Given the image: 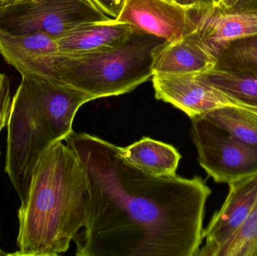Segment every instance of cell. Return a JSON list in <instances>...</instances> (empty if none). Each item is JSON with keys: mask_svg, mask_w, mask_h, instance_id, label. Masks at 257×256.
Wrapping results in <instances>:
<instances>
[{"mask_svg": "<svg viewBox=\"0 0 257 256\" xmlns=\"http://www.w3.org/2000/svg\"><path fill=\"white\" fill-rule=\"evenodd\" d=\"M66 144L89 182L88 223L73 241L78 256H197L211 193L199 176L155 177L123 159L120 147L73 132Z\"/></svg>", "mask_w": 257, "mask_h": 256, "instance_id": "obj_1", "label": "cell"}, {"mask_svg": "<svg viewBox=\"0 0 257 256\" xmlns=\"http://www.w3.org/2000/svg\"><path fill=\"white\" fill-rule=\"evenodd\" d=\"M87 172L76 153L63 141L38 162L26 202L18 211V252L9 255L57 256L67 252L88 223Z\"/></svg>", "mask_w": 257, "mask_h": 256, "instance_id": "obj_2", "label": "cell"}, {"mask_svg": "<svg viewBox=\"0 0 257 256\" xmlns=\"http://www.w3.org/2000/svg\"><path fill=\"white\" fill-rule=\"evenodd\" d=\"M21 76L8 120L5 171L24 204L41 158L74 132L72 123L78 109L94 99L51 78L30 74Z\"/></svg>", "mask_w": 257, "mask_h": 256, "instance_id": "obj_3", "label": "cell"}, {"mask_svg": "<svg viewBox=\"0 0 257 256\" xmlns=\"http://www.w3.org/2000/svg\"><path fill=\"white\" fill-rule=\"evenodd\" d=\"M166 39L134 31L120 46L90 54L59 53L52 78L93 99L130 93L152 78L157 48Z\"/></svg>", "mask_w": 257, "mask_h": 256, "instance_id": "obj_4", "label": "cell"}, {"mask_svg": "<svg viewBox=\"0 0 257 256\" xmlns=\"http://www.w3.org/2000/svg\"><path fill=\"white\" fill-rule=\"evenodd\" d=\"M111 19L93 0H21L0 8V33L57 38L89 24Z\"/></svg>", "mask_w": 257, "mask_h": 256, "instance_id": "obj_5", "label": "cell"}, {"mask_svg": "<svg viewBox=\"0 0 257 256\" xmlns=\"http://www.w3.org/2000/svg\"><path fill=\"white\" fill-rule=\"evenodd\" d=\"M190 135L198 162L218 183H229L257 176V147L232 136L202 116L191 118Z\"/></svg>", "mask_w": 257, "mask_h": 256, "instance_id": "obj_6", "label": "cell"}, {"mask_svg": "<svg viewBox=\"0 0 257 256\" xmlns=\"http://www.w3.org/2000/svg\"><path fill=\"white\" fill-rule=\"evenodd\" d=\"M152 82L156 99L171 104L190 119L223 107L240 105L235 98L211 84L204 71L154 75Z\"/></svg>", "mask_w": 257, "mask_h": 256, "instance_id": "obj_7", "label": "cell"}, {"mask_svg": "<svg viewBox=\"0 0 257 256\" xmlns=\"http://www.w3.org/2000/svg\"><path fill=\"white\" fill-rule=\"evenodd\" d=\"M135 31L154 35L167 42L179 40L196 30L193 9L173 0H124L117 18Z\"/></svg>", "mask_w": 257, "mask_h": 256, "instance_id": "obj_8", "label": "cell"}, {"mask_svg": "<svg viewBox=\"0 0 257 256\" xmlns=\"http://www.w3.org/2000/svg\"><path fill=\"white\" fill-rule=\"evenodd\" d=\"M195 33L218 60L233 42L257 36L256 7L193 9Z\"/></svg>", "mask_w": 257, "mask_h": 256, "instance_id": "obj_9", "label": "cell"}, {"mask_svg": "<svg viewBox=\"0 0 257 256\" xmlns=\"http://www.w3.org/2000/svg\"><path fill=\"white\" fill-rule=\"evenodd\" d=\"M229 193L216 212L202 237L205 243L197 256H217L242 226L257 198V176L229 184Z\"/></svg>", "mask_w": 257, "mask_h": 256, "instance_id": "obj_10", "label": "cell"}, {"mask_svg": "<svg viewBox=\"0 0 257 256\" xmlns=\"http://www.w3.org/2000/svg\"><path fill=\"white\" fill-rule=\"evenodd\" d=\"M217 58L195 31L179 40L166 42L157 48L153 74H185L215 67Z\"/></svg>", "mask_w": 257, "mask_h": 256, "instance_id": "obj_11", "label": "cell"}, {"mask_svg": "<svg viewBox=\"0 0 257 256\" xmlns=\"http://www.w3.org/2000/svg\"><path fill=\"white\" fill-rule=\"evenodd\" d=\"M134 31L128 24L111 18L78 27L55 39L60 53L75 55L117 48L124 43Z\"/></svg>", "mask_w": 257, "mask_h": 256, "instance_id": "obj_12", "label": "cell"}, {"mask_svg": "<svg viewBox=\"0 0 257 256\" xmlns=\"http://www.w3.org/2000/svg\"><path fill=\"white\" fill-rule=\"evenodd\" d=\"M120 155L135 168L155 177L177 175L181 158L173 146L148 137L127 147H120Z\"/></svg>", "mask_w": 257, "mask_h": 256, "instance_id": "obj_13", "label": "cell"}, {"mask_svg": "<svg viewBox=\"0 0 257 256\" xmlns=\"http://www.w3.org/2000/svg\"><path fill=\"white\" fill-rule=\"evenodd\" d=\"M232 136L257 147V114L241 105L218 108L202 115Z\"/></svg>", "mask_w": 257, "mask_h": 256, "instance_id": "obj_14", "label": "cell"}, {"mask_svg": "<svg viewBox=\"0 0 257 256\" xmlns=\"http://www.w3.org/2000/svg\"><path fill=\"white\" fill-rule=\"evenodd\" d=\"M208 81L235 98L240 105L257 107V78L215 66L204 71Z\"/></svg>", "mask_w": 257, "mask_h": 256, "instance_id": "obj_15", "label": "cell"}, {"mask_svg": "<svg viewBox=\"0 0 257 256\" xmlns=\"http://www.w3.org/2000/svg\"><path fill=\"white\" fill-rule=\"evenodd\" d=\"M216 66L257 78V36L226 47L219 56Z\"/></svg>", "mask_w": 257, "mask_h": 256, "instance_id": "obj_16", "label": "cell"}, {"mask_svg": "<svg viewBox=\"0 0 257 256\" xmlns=\"http://www.w3.org/2000/svg\"><path fill=\"white\" fill-rule=\"evenodd\" d=\"M217 256H257V198L242 226Z\"/></svg>", "mask_w": 257, "mask_h": 256, "instance_id": "obj_17", "label": "cell"}, {"mask_svg": "<svg viewBox=\"0 0 257 256\" xmlns=\"http://www.w3.org/2000/svg\"><path fill=\"white\" fill-rule=\"evenodd\" d=\"M12 102L10 81L7 75L0 74V133L3 128L7 126Z\"/></svg>", "mask_w": 257, "mask_h": 256, "instance_id": "obj_18", "label": "cell"}, {"mask_svg": "<svg viewBox=\"0 0 257 256\" xmlns=\"http://www.w3.org/2000/svg\"><path fill=\"white\" fill-rule=\"evenodd\" d=\"M96 6L105 14L112 18L118 16L123 7L124 0H93Z\"/></svg>", "mask_w": 257, "mask_h": 256, "instance_id": "obj_19", "label": "cell"}, {"mask_svg": "<svg viewBox=\"0 0 257 256\" xmlns=\"http://www.w3.org/2000/svg\"><path fill=\"white\" fill-rule=\"evenodd\" d=\"M187 9H203L220 6L221 0H174Z\"/></svg>", "mask_w": 257, "mask_h": 256, "instance_id": "obj_20", "label": "cell"}, {"mask_svg": "<svg viewBox=\"0 0 257 256\" xmlns=\"http://www.w3.org/2000/svg\"><path fill=\"white\" fill-rule=\"evenodd\" d=\"M257 0H238L233 8L256 7Z\"/></svg>", "mask_w": 257, "mask_h": 256, "instance_id": "obj_21", "label": "cell"}, {"mask_svg": "<svg viewBox=\"0 0 257 256\" xmlns=\"http://www.w3.org/2000/svg\"><path fill=\"white\" fill-rule=\"evenodd\" d=\"M238 0H221L220 6L224 8V9H231L233 8L236 4Z\"/></svg>", "mask_w": 257, "mask_h": 256, "instance_id": "obj_22", "label": "cell"}, {"mask_svg": "<svg viewBox=\"0 0 257 256\" xmlns=\"http://www.w3.org/2000/svg\"><path fill=\"white\" fill-rule=\"evenodd\" d=\"M241 106L245 107V108H248L250 111H253V112L257 114V107L248 106V105H241Z\"/></svg>", "mask_w": 257, "mask_h": 256, "instance_id": "obj_23", "label": "cell"}, {"mask_svg": "<svg viewBox=\"0 0 257 256\" xmlns=\"http://www.w3.org/2000/svg\"><path fill=\"white\" fill-rule=\"evenodd\" d=\"M19 1H21V0H6V3H5V5L11 4V3H16V2Z\"/></svg>", "mask_w": 257, "mask_h": 256, "instance_id": "obj_24", "label": "cell"}, {"mask_svg": "<svg viewBox=\"0 0 257 256\" xmlns=\"http://www.w3.org/2000/svg\"><path fill=\"white\" fill-rule=\"evenodd\" d=\"M5 3H6V0H0V8L4 6Z\"/></svg>", "mask_w": 257, "mask_h": 256, "instance_id": "obj_25", "label": "cell"}, {"mask_svg": "<svg viewBox=\"0 0 257 256\" xmlns=\"http://www.w3.org/2000/svg\"><path fill=\"white\" fill-rule=\"evenodd\" d=\"M8 254H6V252H3L1 249V247H0V256L2 255H7Z\"/></svg>", "mask_w": 257, "mask_h": 256, "instance_id": "obj_26", "label": "cell"}, {"mask_svg": "<svg viewBox=\"0 0 257 256\" xmlns=\"http://www.w3.org/2000/svg\"><path fill=\"white\" fill-rule=\"evenodd\" d=\"M173 1H174V0H173Z\"/></svg>", "mask_w": 257, "mask_h": 256, "instance_id": "obj_27", "label": "cell"}]
</instances>
